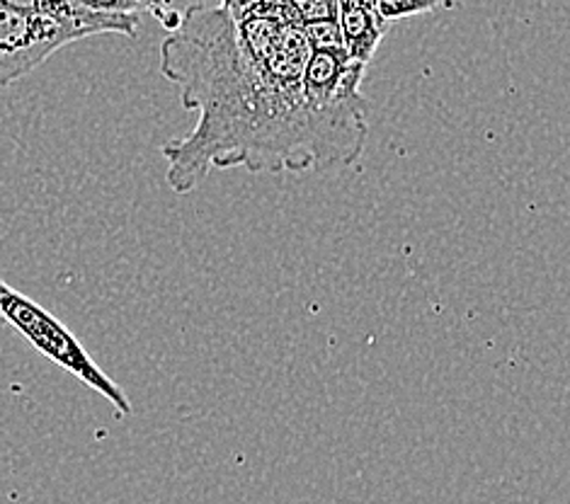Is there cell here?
I'll return each instance as SVG.
<instances>
[{
	"mask_svg": "<svg viewBox=\"0 0 570 504\" xmlns=\"http://www.w3.org/2000/svg\"><path fill=\"white\" fill-rule=\"evenodd\" d=\"M314 49L302 22L222 8L195 10L163 45V71L187 80L185 105L202 121L189 139L168 144V180L187 192L209 166L255 172L347 168L370 134L366 110H321L306 98Z\"/></svg>",
	"mask_w": 570,
	"mask_h": 504,
	"instance_id": "6da1fadb",
	"label": "cell"
},
{
	"mask_svg": "<svg viewBox=\"0 0 570 504\" xmlns=\"http://www.w3.org/2000/svg\"><path fill=\"white\" fill-rule=\"evenodd\" d=\"M0 318L12 325L39 354H45L61 369L83 381L88 388L98 391L102 398L112 403L119 415H131V401L125 391L92 362L86 347L78 343V337L61 320L53 318L47 308L12 289L3 279H0Z\"/></svg>",
	"mask_w": 570,
	"mask_h": 504,
	"instance_id": "7a4b0ae2",
	"label": "cell"
},
{
	"mask_svg": "<svg viewBox=\"0 0 570 504\" xmlns=\"http://www.w3.org/2000/svg\"><path fill=\"white\" fill-rule=\"evenodd\" d=\"M88 37L90 32L73 22L0 3V88L18 83L53 51Z\"/></svg>",
	"mask_w": 570,
	"mask_h": 504,
	"instance_id": "3957f363",
	"label": "cell"
},
{
	"mask_svg": "<svg viewBox=\"0 0 570 504\" xmlns=\"http://www.w3.org/2000/svg\"><path fill=\"white\" fill-rule=\"evenodd\" d=\"M337 22H341L350 59L364 66L370 63L389 30V24L376 16L374 6L360 3V0H337Z\"/></svg>",
	"mask_w": 570,
	"mask_h": 504,
	"instance_id": "277c9868",
	"label": "cell"
},
{
	"mask_svg": "<svg viewBox=\"0 0 570 504\" xmlns=\"http://www.w3.org/2000/svg\"><path fill=\"white\" fill-rule=\"evenodd\" d=\"M444 3L446 0H374V10L384 24H391L396 20L423 16V12H430Z\"/></svg>",
	"mask_w": 570,
	"mask_h": 504,
	"instance_id": "5b68a950",
	"label": "cell"
},
{
	"mask_svg": "<svg viewBox=\"0 0 570 504\" xmlns=\"http://www.w3.org/2000/svg\"><path fill=\"white\" fill-rule=\"evenodd\" d=\"M306 37L314 51H347L341 22L337 20H318L304 24Z\"/></svg>",
	"mask_w": 570,
	"mask_h": 504,
	"instance_id": "8992f818",
	"label": "cell"
},
{
	"mask_svg": "<svg viewBox=\"0 0 570 504\" xmlns=\"http://www.w3.org/2000/svg\"><path fill=\"white\" fill-rule=\"evenodd\" d=\"M137 3L141 10L151 12V16L170 32H178L187 18L185 0H137Z\"/></svg>",
	"mask_w": 570,
	"mask_h": 504,
	"instance_id": "52a82bcc",
	"label": "cell"
},
{
	"mask_svg": "<svg viewBox=\"0 0 570 504\" xmlns=\"http://www.w3.org/2000/svg\"><path fill=\"white\" fill-rule=\"evenodd\" d=\"M302 24L318 20H337V0H292Z\"/></svg>",
	"mask_w": 570,
	"mask_h": 504,
	"instance_id": "ba28073f",
	"label": "cell"
},
{
	"mask_svg": "<svg viewBox=\"0 0 570 504\" xmlns=\"http://www.w3.org/2000/svg\"><path fill=\"white\" fill-rule=\"evenodd\" d=\"M73 6L98 12V16H139L137 0H71Z\"/></svg>",
	"mask_w": 570,
	"mask_h": 504,
	"instance_id": "9c48e42d",
	"label": "cell"
},
{
	"mask_svg": "<svg viewBox=\"0 0 570 504\" xmlns=\"http://www.w3.org/2000/svg\"><path fill=\"white\" fill-rule=\"evenodd\" d=\"M224 0H185L187 16L195 10H207V8H222Z\"/></svg>",
	"mask_w": 570,
	"mask_h": 504,
	"instance_id": "30bf717a",
	"label": "cell"
}]
</instances>
